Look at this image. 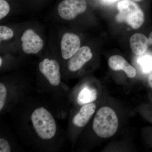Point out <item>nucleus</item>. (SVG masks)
Returning a JSON list of instances; mask_svg holds the SVG:
<instances>
[{"instance_id":"nucleus-1","label":"nucleus","mask_w":152,"mask_h":152,"mask_svg":"<svg viewBox=\"0 0 152 152\" xmlns=\"http://www.w3.org/2000/svg\"><path fill=\"white\" fill-rule=\"evenodd\" d=\"M118 126V117L113 109L103 107L97 112L93 122V128L99 137L102 138L110 137L116 132Z\"/></svg>"},{"instance_id":"nucleus-2","label":"nucleus","mask_w":152,"mask_h":152,"mask_svg":"<svg viewBox=\"0 0 152 152\" xmlns=\"http://www.w3.org/2000/svg\"><path fill=\"white\" fill-rule=\"evenodd\" d=\"M118 13L117 21L126 23L134 29L142 26L145 21V15L139 6L131 0H121L117 5Z\"/></svg>"},{"instance_id":"nucleus-3","label":"nucleus","mask_w":152,"mask_h":152,"mask_svg":"<svg viewBox=\"0 0 152 152\" xmlns=\"http://www.w3.org/2000/svg\"><path fill=\"white\" fill-rule=\"evenodd\" d=\"M35 130L41 139L49 140L56 134L57 127L51 114L43 107L35 110L31 117Z\"/></svg>"},{"instance_id":"nucleus-4","label":"nucleus","mask_w":152,"mask_h":152,"mask_svg":"<svg viewBox=\"0 0 152 152\" xmlns=\"http://www.w3.org/2000/svg\"><path fill=\"white\" fill-rule=\"evenodd\" d=\"M86 9V0H64L58 6V11L62 18L69 20L84 12Z\"/></svg>"},{"instance_id":"nucleus-5","label":"nucleus","mask_w":152,"mask_h":152,"mask_svg":"<svg viewBox=\"0 0 152 152\" xmlns=\"http://www.w3.org/2000/svg\"><path fill=\"white\" fill-rule=\"evenodd\" d=\"M21 40L22 50L28 54H35L40 51L44 46V41L31 29H28L23 33Z\"/></svg>"},{"instance_id":"nucleus-6","label":"nucleus","mask_w":152,"mask_h":152,"mask_svg":"<svg viewBox=\"0 0 152 152\" xmlns=\"http://www.w3.org/2000/svg\"><path fill=\"white\" fill-rule=\"evenodd\" d=\"M39 69L52 86H56L59 85L60 67L56 61L45 58L40 63Z\"/></svg>"},{"instance_id":"nucleus-7","label":"nucleus","mask_w":152,"mask_h":152,"mask_svg":"<svg viewBox=\"0 0 152 152\" xmlns=\"http://www.w3.org/2000/svg\"><path fill=\"white\" fill-rule=\"evenodd\" d=\"M80 40L77 35L72 33L64 34L61 42V53L63 58H70L80 48Z\"/></svg>"},{"instance_id":"nucleus-8","label":"nucleus","mask_w":152,"mask_h":152,"mask_svg":"<svg viewBox=\"0 0 152 152\" xmlns=\"http://www.w3.org/2000/svg\"><path fill=\"white\" fill-rule=\"evenodd\" d=\"M93 54L88 47L80 48L75 53L69 58L68 69L71 72H76L83 67L85 64L91 59Z\"/></svg>"},{"instance_id":"nucleus-9","label":"nucleus","mask_w":152,"mask_h":152,"mask_svg":"<svg viewBox=\"0 0 152 152\" xmlns=\"http://www.w3.org/2000/svg\"><path fill=\"white\" fill-rule=\"evenodd\" d=\"M109 66L114 71L123 70L129 77L134 78L137 75V71L121 56L115 55L110 57Z\"/></svg>"},{"instance_id":"nucleus-10","label":"nucleus","mask_w":152,"mask_h":152,"mask_svg":"<svg viewBox=\"0 0 152 152\" xmlns=\"http://www.w3.org/2000/svg\"><path fill=\"white\" fill-rule=\"evenodd\" d=\"M96 105L94 103L86 104L82 107L73 119V123L78 127H83L88 124L96 111Z\"/></svg>"},{"instance_id":"nucleus-11","label":"nucleus","mask_w":152,"mask_h":152,"mask_svg":"<svg viewBox=\"0 0 152 152\" xmlns=\"http://www.w3.org/2000/svg\"><path fill=\"white\" fill-rule=\"evenodd\" d=\"M131 50L135 55L142 56L148 48V39L142 34H134L130 39Z\"/></svg>"},{"instance_id":"nucleus-12","label":"nucleus","mask_w":152,"mask_h":152,"mask_svg":"<svg viewBox=\"0 0 152 152\" xmlns=\"http://www.w3.org/2000/svg\"><path fill=\"white\" fill-rule=\"evenodd\" d=\"M97 92L94 88L86 86L79 93L77 102L80 105L91 103L96 100Z\"/></svg>"},{"instance_id":"nucleus-13","label":"nucleus","mask_w":152,"mask_h":152,"mask_svg":"<svg viewBox=\"0 0 152 152\" xmlns=\"http://www.w3.org/2000/svg\"><path fill=\"white\" fill-rule=\"evenodd\" d=\"M138 63L141 66L142 70L145 73L152 71V57L150 56H143L139 58Z\"/></svg>"},{"instance_id":"nucleus-14","label":"nucleus","mask_w":152,"mask_h":152,"mask_svg":"<svg viewBox=\"0 0 152 152\" xmlns=\"http://www.w3.org/2000/svg\"><path fill=\"white\" fill-rule=\"evenodd\" d=\"M13 31L10 28L4 26H0V40H8L13 37Z\"/></svg>"},{"instance_id":"nucleus-15","label":"nucleus","mask_w":152,"mask_h":152,"mask_svg":"<svg viewBox=\"0 0 152 152\" xmlns=\"http://www.w3.org/2000/svg\"><path fill=\"white\" fill-rule=\"evenodd\" d=\"M10 7L6 0H0V19L4 18L10 12Z\"/></svg>"},{"instance_id":"nucleus-16","label":"nucleus","mask_w":152,"mask_h":152,"mask_svg":"<svg viewBox=\"0 0 152 152\" xmlns=\"http://www.w3.org/2000/svg\"><path fill=\"white\" fill-rule=\"evenodd\" d=\"M7 91L5 86L3 83H0V111L4 106L5 103L6 97H7Z\"/></svg>"},{"instance_id":"nucleus-17","label":"nucleus","mask_w":152,"mask_h":152,"mask_svg":"<svg viewBox=\"0 0 152 152\" xmlns=\"http://www.w3.org/2000/svg\"><path fill=\"white\" fill-rule=\"evenodd\" d=\"M11 148L8 142L5 139H0V152H11Z\"/></svg>"},{"instance_id":"nucleus-18","label":"nucleus","mask_w":152,"mask_h":152,"mask_svg":"<svg viewBox=\"0 0 152 152\" xmlns=\"http://www.w3.org/2000/svg\"><path fill=\"white\" fill-rule=\"evenodd\" d=\"M117 1L118 0H103L104 2L107 4H109L115 2Z\"/></svg>"},{"instance_id":"nucleus-19","label":"nucleus","mask_w":152,"mask_h":152,"mask_svg":"<svg viewBox=\"0 0 152 152\" xmlns=\"http://www.w3.org/2000/svg\"><path fill=\"white\" fill-rule=\"evenodd\" d=\"M148 81L149 84L150 86L152 88V73L149 76L148 78Z\"/></svg>"},{"instance_id":"nucleus-20","label":"nucleus","mask_w":152,"mask_h":152,"mask_svg":"<svg viewBox=\"0 0 152 152\" xmlns=\"http://www.w3.org/2000/svg\"><path fill=\"white\" fill-rule=\"evenodd\" d=\"M149 44V45H152V32L150 34L148 38Z\"/></svg>"},{"instance_id":"nucleus-21","label":"nucleus","mask_w":152,"mask_h":152,"mask_svg":"<svg viewBox=\"0 0 152 152\" xmlns=\"http://www.w3.org/2000/svg\"><path fill=\"white\" fill-rule=\"evenodd\" d=\"M2 64V60L1 58H0V66H1Z\"/></svg>"},{"instance_id":"nucleus-22","label":"nucleus","mask_w":152,"mask_h":152,"mask_svg":"<svg viewBox=\"0 0 152 152\" xmlns=\"http://www.w3.org/2000/svg\"><path fill=\"white\" fill-rule=\"evenodd\" d=\"M133 1H141V0H133Z\"/></svg>"}]
</instances>
